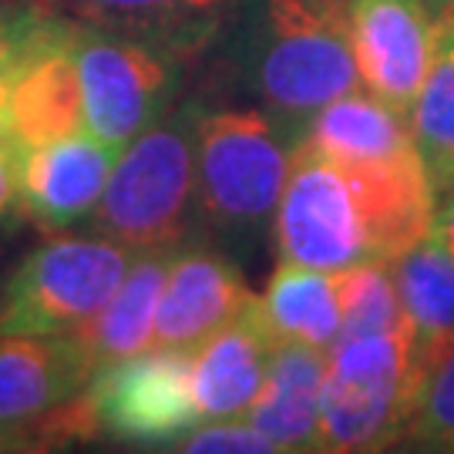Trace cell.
<instances>
[{"instance_id": "5bb4252c", "label": "cell", "mask_w": 454, "mask_h": 454, "mask_svg": "<svg viewBox=\"0 0 454 454\" xmlns=\"http://www.w3.org/2000/svg\"><path fill=\"white\" fill-rule=\"evenodd\" d=\"M273 330L256 303L239 320L223 326L192 350V387L202 421L246 418L266 377V360L273 350Z\"/></svg>"}, {"instance_id": "cb8c5ba5", "label": "cell", "mask_w": 454, "mask_h": 454, "mask_svg": "<svg viewBox=\"0 0 454 454\" xmlns=\"http://www.w3.org/2000/svg\"><path fill=\"white\" fill-rule=\"evenodd\" d=\"M172 451L192 454H270L276 444L262 434L256 424L232 418V421H199L179 441L168 444Z\"/></svg>"}, {"instance_id": "4316f807", "label": "cell", "mask_w": 454, "mask_h": 454, "mask_svg": "<svg viewBox=\"0 0 454 454\" xmlns=\"http://www.w3.org/2000/svg\"><path fill=\"white\" fill-rule=\"evenodd\" d=\"M434 232L441 236V243L454 253V189H448L444 195H438V206H434Z\"/></svg>"}, {"instance_id": "3957f363", "label": "cell", "mask_w": 454, "mask_h": 454, "mask_svg": "<svg viewBox=\"0 0 454 454\" xmlns=\"http://www.w3.org/2000/svg\"><path fill=\"white\" fill-rule=\"evenodd\" d=\"M293 138L266 112L219 108L195 121V212L236 246H256L273 226L290 176Z\"/></svg>"}, {"instance_id": "e0dca14e", "label": "cell", "mask_w": 454, "mask_h": 454, "mask_svg": "<svg viewBox=\"0 0 454 454\" xmlns=\"http://www.w3.org/2000/svg\"><path fill=\"white\" fill-rule=\"evenodd\" d=\"M296 145L347 165H387L418 155L411 121L367 88H357L320 108Z\"/></svg>"}, {"instance_id": "d6986e66", "label": "cell", "mask_w": 454, "mask_h": 454, "mask_svg": "<svg viewBox=\"0 0 454 454\" xmlns=\"http://www.w3.org/2000/svg\"><path fill=\"white\" fill-rule=\"evenodd\" d=\"M407 121L434 192L444 195L454 189V4L434 7L431 58Z\"/></svg>"}, {"instance_id": "ffe728a7", "label": "cell", "mask_w": 454, "mask_h": 454, "mask_svg": "<svg viewBox=\"0 0 454 454\" xmlns=\"http://www.w3.org/2000/svg\"><path fill=\"white\" fill-rule=\"evenodd\" d=\"M404 320L414 340V357L454 340V253L431 229L397 262H390Z\"/></svg>"}, {"instance_id": "83f0119b", "label": "cell", "mask_w": 454, "mask_h": 454, "mask_svg": "<svg viewBox=\"0 0 454 454\" xmlns=\"http://www.w3.org/2000/svg\"><path fill=\"white\" fill-rule=\"evenodd\" d=\"M7 95H11V71L0 74V145H11V108H7Z\"/></svg>"}, {"instance_id": "484cf974", "label": "cell", "mask_w": 454, "mask_h": 454, "mask_svg": "<svg viewBox=\"0 0 454 454\" xmlns=\"http://www.w3.org/2000/svg\"><path fill=\"white\" fill-rule=\"evenodd\" d=\"M20 212V145H0V223Z\"/></svg>"}, {"instance_id": "7c38bea8", "label": "cell", "mask_w": 454, "mask_h": 454, "mask_svg": "<svg viewBox=\"0 0 454 454\" xmlns=\"http://www.w3.org/2000/svg\"><path fill=\"white\" fill-rule=\"evenodd\" d=\"M91 373L74 337L0 333V427L44 441V424L82 394Z\"/></svg>"}, {"instance_id": "8fae6325", "label": "cell", "mask_w": 454, "mask_h": 454, "mask_svg": "<svg viewBox=\"0 0 454 454\" xmlns=\"http://www.w3.org/2000/svg\"><path fill=\"white\" fill-rule=\"evenodd\" d=\"M253 303L256 296L229 256L179 246L155 309V347L195 350L212 333L239 320Z\"/></svg>"}, {"instance_id": "f546056e", "label": "cell", "mask_w": 454, "mask_h": 454, "mask_svg": "<svg viewBox=\"0 0 454 454\" xmlns=\"http://www.w3.org/2000/svg\"><path fill=\"white\" fill-rule=\"evenodd\" d=\"M438 4H454V0H431V7H438Z\"/></svg>"}, {"instance_id": "f1b7e54d", "label": "cell", "mask_w": 454, "mask_h": 454, "mask_svg": "<svg viewBox=\"0 0 454 454\" xmlns=\"http://www.w3.org/2000/svg\"><path fill=\"white\" fill-rule=\"evenodd\" d=\"M37 441L27 431H14V427H0V451H34Z\"/></svg>"}, {"instance_id": "d4e9b609", "label": "cell", "mask_w": 454, "mask_h": 454, "mask_svg": "<svg viewBox=\"0 0 454 454\" xmlns=\"http://www.w3.org/2000/svg\"><path fill=\"white\" fill-rule=\"evenodd\" d=\"M65 17L48 14L34 0L17 4V7H0V74L14 71L27 54H31Z\"/></svg>"}, {"instance_id": "2e32d148", "label": "cell", "mask_w": 454, "mask_h": 454, "mask_svg": "<svg viewBox=\"0 0 454 454\" xmlns=\"http://www.w3.org/2000/svg\"><path fill=\"white\" fill-rule=\"evenodd\" d=\"M48 14L67 17L84 27L112 31L121 37L145 41L165 54L195 51L212 34L223 31V20L236 0H34Z\"/></svg>"}, {"instance_id": "603a6c76", "label": "cell", "mask_w": 454, "mask_h": 454, "mask_svg": "<svg viewBox=\"0 0 454 454\" xmlns=\"http://www.w3.org/2000/svg\"><path fill=\"white\" fill-rule=\"evenodd\" d=\"M340 296V337H367V333H394L404 330V307L397 296L394 270L387 262H360L337 273Z\"/></svg>"}, {"instance_id": "7a4b0ae2", "label": "cell", "mask_w": 454, "mask_h": 454, "mask_svg": "<svg viewBox=\"0 0 454 454\" xmlns=\"http://www.w3.org/2000/svg\"><path fill=\"white\" fill-rule=\"evenodd\" d=\"M239 67L296 145L320 108L364 88L347 0H253Z\"/></svg>"}, {"instance_id": "5b68a950", "label": "cell", "mask_w": 454, "mask_h": 454, "mask_svg": "<svg viewBox=\"0 0 454 454\" xmlns=\"http://www.w3.org/2000/svg\"><path fill=\"white\" fill-rule=\"evenodd\" d=\"M411 330L337 340L326 354L320 451H384L401 441L414 390Z\"/></svg>"}, {"instance_id": "30bf717a", "label": "cell", "mask_w": 454, "mask_h": 454, "mask_svg": "<svg viewBox=\"0 0 454 454\" xmlns=\"http://www.w3.org/2000/svg\"><path fill=\"white\" fill-rule=\"evenodd\" d=\"M118 152L91 131L20 148V215L44 232H65L98 209Z\"/></svg>"}, {"instance_id": "9c48e42d", "label": "cell", "mask_w": 454, "mask_h": 454, "mask_svg": "<svg viewBox=\"0 0 454 454\" xmlns=\"http://www.w3.org/2000/svg\"><path fill=\"white\" fill-rule=\"evenodd\" d=\"M364 88L411 114L431 58V0H347Z\"/></svg>"}, {"instance_id": "277c9868", "label": "cell", "mask_w": 454, "mask_h": 454, "mask_svg": "<svg viewBox=\"0 0 454 454\" xmlns=\"http://www.w3.org/2000/svg\"><path fill=\"white\" fill-rule=\"evenodd\" d=\"M195 121L199 105H182L118 152L91 212L98 236L135 253L182 246L195 219Z\"/></svg>"}, {"instance_id": "4fadbf2b", "label": "cell", "mask_w": 454, "mask_h": 454, "mask_svg": "<svg viewBox=\"0 0 454 454\" xmlns=\"http://www.w3.org/2000/svg\"><path fill=\"white\" fill-rule=\"evenodd\" d=\"M74 20H61L51 37L11 71V138L14 145H44L84 131L82 78L74 61Z\"/></svg>"}, {"instance_id": "44dd1931", "label": "cell", "mask_w": 454, "mask_h": 454, "mask_svg": "<svg viewBox=\"0 0 454 454\" xmlns=\"http://www.w3.org/2000/svg\"><path fill=\"white\" fill-rule=\"evenodd\" d=\"M260 309L276 340H303L330 354L340 337L337 273L279 260L260 296Z\"/></svg>"}, {"instance_id": "9a60e30c", "label": "cell", "mask_w": 454, "mask_h": 454, "mask_svg": "<svg viewBox=\"0 0 454 454\" xmlns=\"http://www.w3.org/2000/svg\"><path fill=\"white\" fill-rule=\"evenodd\" d=\"M324 373L326 350L303 340H276L246 421L256 424L276 451H320Z\"/></svg>"}, {"instance_id": "ac0fdd59", "label": "cell", "mask_w": 454, "mask_h": 454, "mask_svg": "<svg viewBox=\"0 0 454 454\" xmlns=\"http://www.w3.org/2000/svg\"><path fill=\"white\" fill-rule=\"evenodd\" d=\"M176 249L179 246L135 253L129 273L108 300V307L91 317L78 333H71L84 350L91 371L155 347V309H159L165 273Z\"/></svg>"}, {"instance_id": "7402d4cb", "label": "cell", "mask_w": 454, "mask_h": 454, "mask_svg": "<svg viewBox=\"0 0 454 454\" xmlns=\"http://www.w3.org/2000/svg\"><path fill=\"white\" fill-rule=\"evenodd\" d=\"M414 360V390L397 444L418 451H454V340Z\"/></svg>"}, {"instance_id": "6da1fadb", "label": "cell", "mask_w": 454, "mask_h": 454, "mask_svg": "<svg viewBox=\"0 0 454 454\" xmlns=\"http://www.w3.org/2000/svg\"><path fill=\"white\" fill-rule=\"evenodd\" d=\"M438 192L421 155L387 165H347L293 145L273 239L279 260L343 273L397 262L434 226Z\"/></svg>"}, {"instance_id": "8992f818", "label": "cell", "mask_w": 454, "mask_h": 454, "mask_svg": "<svg viewBox=\"0 0 454 454\" xmlns=\"http://www.w3.org/2000/svg\"><path fill=\"white\" fill-rule=\"evenodd\" d=\"M135 249L108 236L54 232L14 270L0 296V333L71 337L108 307Z\"/></svg>"}, {"instance_id": "ba28073f", "label": "cell", "mask_w": 454, "mask_h": 454, "mask_svg": "<svg viewBox=\"0 0 454 454\" xmlns=\"http://www.w3.org/2000/svg\"><path fill=\"white\" fill-rule=\"evenodd\" d=\"M74 61L82 78L84 129L121 152L155 125L172 98V61L162 48L74 24Z\"/></svg>"}, {"instance_id": "52a82bcc", "label": "cell", "mask_w": 454, "mask_h": 454, "mask_svg": "<svg viewBox=\"0 0 454 454\" xmlns=\"http://www.w3.org/2000/svg\"><path fill=\"white\" fill-rule=\"evenodd\" d=\"M84 438L172 444L202 421L192 387V350L148 347L105 364L78 394Z\"/></svg>"}]
</instances>
